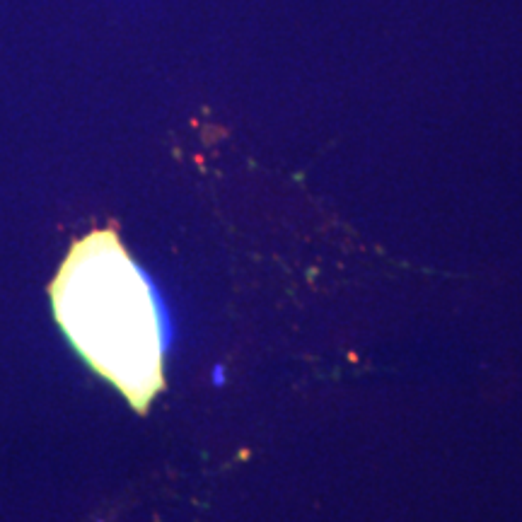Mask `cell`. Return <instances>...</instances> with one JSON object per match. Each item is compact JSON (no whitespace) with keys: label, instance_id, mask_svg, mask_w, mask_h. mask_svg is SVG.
I'll return each instance as SVG.
<instances>
[{"label":"cell","instance_id":"1","mask_svg":"<svg viewBox=\"0 0 522 522\" xmlns=\"http://www.w3.org/2000/svg\"><path fill=\"white\" fill-rule=\"evenodd\" d=\"M48 293L75 351L145 413L165 387V327L152 285L119 235L95 230L78 240Z\"/></svg>","mask_w":522,"mask_h":522}]
</instances>
